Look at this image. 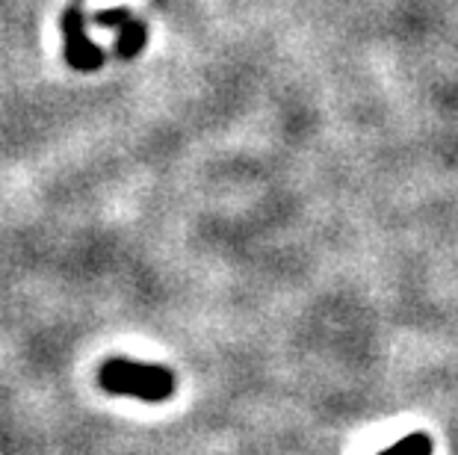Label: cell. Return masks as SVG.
I'll use <instances>...</instances> for the list:
<instances>
[{
    "label": "cell",
    "instance_id": "3957f363",
    "mask_svg": "<svg viewBox=\"0 0 458 455\" xmlns=\"http://www.w3.org/2000/svg\"><path fill=\"white\" fill-rule=\"evenodd\" d=\"M95 24L104 27V30H110V27L119 30L115 54H119L122 60H133L145 47V24L136 21L128 9H101V13H95Z\"/></svg>",
    "mask_w": 458,
    "mask_h": 455
},
{
    "label": "cell",
    "instance_id": "7a4b0ae2",
    "mask_svg": "<svg viewBox=\"0 0 458 455\" xmlns=\"http://www.w3.org/2000/svg\"><path fill=\"white\" fill-rule=\"evenodd\" d=\"M63 36H65V60L77 72H95L104 65V51L86 36V15L81 6H72L63 13Z\"/></svg>",
    "mask_w": 458,
    "mask_h": 455
},
{
    "label": "cell",
    "instance_id": "6da1fadb",
    "mask_svg": "<svg viewBox=\"0 0 458 455\" xmlns=\"http://www.w3.org/2000/svg\"><path fill=\"white\" fill-rule=\"evenodd\" d=\"M98 384L113 396H133L142 402H165L174 393V375L160 364H140L131 358H110L101 373Z\"/></svg>",
    "mask_w": 458,
    "mask_h": 455
},
{
    "label": "cell",
    "instance_id": "277c9868",
    "mask_svg": "<svg viewBox=\"0 0 458 455\" xmlns=\"http://www.w3.org/2000/svg\"><path fill=\"white\" fill-rule=\"evenodd\" d=\"M378 455H432V441L417 432V434H408V438H403L399 443H394V447H387Z\"/></svg>",
    "mask_w": 458,
    "mask_h": 455
}]
</instances>
